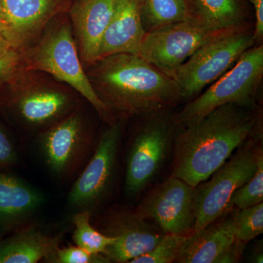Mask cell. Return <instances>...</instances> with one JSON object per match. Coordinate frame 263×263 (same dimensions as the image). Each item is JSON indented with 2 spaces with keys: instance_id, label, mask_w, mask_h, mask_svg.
I'll return each instance as SVG.
<instances>
[{
  "instance_id": "6da1fadb",
  "label": "cell",
  "mask_w": 263,
  "mask_h": 263,
  "mask_svg": "<svg viewBox=\"0 0 263 263\" xmlns=\"http://www.w3.org/2000/svg\"><path fill=\"white\" fill-rule=\"evenodd\" d=\"M262 136L260 108L235 103L218 107L198 122L180 128L173 147L171 176L197 186L208 179L238 147Z\"/></svg>"
},
{
  "instance_id": "7a4b0ae2",
  "label": "cell",
  "mask_w": 263,
  "mask_h": 263,
  "mask_svg": "<svg viewBox=\"0 0 263 263\" xmlns=\"http://www.w3.org/2000/svg\"><path fill=\"white\" fill-rule=\"evenodd\" d=\"M85 71L114 121L170 110L181 101L174 79L135 53L99 59Z\"/></svg>"
},
{
  "instance_id": "3957f363",
  "label": "cell",
  "mask_w": 263,
  "mask_h": 263,
  "mask_svg": "<svg viewBox=\"0 0 263 263\" xmlns=\"http://www.w3.org/2000/svg\"><path fill=\"white\" fill-rule=\"evenodd\" d=\"M72 91L22 66L0 87V106L24 130L38 134L78 108Z\"/></svg>"
},
{
  "instance_id": "277c9868",
  "label": "cell",
  "mask_w": 263,
  "mask_h": 263,
  "mask_svg": "<svg viewBox=\"0 0 263 263\" xmlns=\"http://www.w3.org/2000/svg\"><path fill=\"white\" fill-rule=\"evenodd\" d=\"M65 13L48 24L33 44L22 50V62L27 70L46 72L65 83L86 99L103 121L115 122L97 96L78 53L70 21Z\"/></svg>"
},
{
  "instance_id": "5b68a950",
  "label": "cell",
  "mask_w": 263,
  "mask_h": 263,
  "mask_svg": "<svg viewBox=\"0 0 263 263\" xmlns=\"http://www.w3.org/2000/svg\"><path fill=\"white\" fill-rule=\"evenodd\" d=\"M263 80V45H255L202 94L192 99L172 114L175 124L186 127L198 122L213 110L235 103L249 109L260 108Z\"/></svg>"
},
{
  "instance_id": "8992f818",
  "label": "cell",
  "mask_w": 263,
  "mask_h": 263,
  "mask_svg": "<svg viewBox=\"0 0 263 263\" xmlns=\"http://www.w3.org/2000/svg\"><path fill=\"white\" fill-rule=\"evenodd\" d=\"M132 135L125 163L124 191L136 197L153 181L169 157L180 127L170 110L140 117Z\"/></svg>"
},
{
  "instance_id": "52a82bcc",
  "label": "cell",
  "mask_w": 263,
  "mask_h": 263,
  "mask_svg": "<svg viewBox=\"0 0 263 263\" xmlns=\"http://www.w3.org/2000/svg\"><path fill=\"white\" fill-rule=\"evenodd\" d=\"M262 136L254 137L238 147L206 182L195 186V224L200 231L232 209L230 199L240 186L252 179L263 158Z\"/></svg>"
},
{
  "instance_id": "ba28073f",
  "label": "cell",
  "mask_w": 263,
  "mask_h": 263,
  "mask_svg": "<svg viewBox=\"0 0 263 263\" xmlns=\"http://www.w3.org/2000/svg\"><path fill=\"white\" fill-rule=\"evenodd\" d=\"M252 27L230 33L202 46L171 74L182 100H192L231 69L255 46Z\"/></svg>"
},
{
  "instance_id": "9c48e42d",
  "label": "cell",
  "mask_w": 263,
  "mask_h": 263,
  "mask_svg": "<svg viewBox=\"0 0 263 263\" xmlns=\"http://www.w3.org/2000/svg\"><path fill=\"white\" fill-rule=\"evenodd\" d=\"M249 26L247 23L215 29L193 17L160 30L146 33L135 54L171 76L176 67L202 46Z\"/></svg>"
},
{
  "instance_id": "30bf717a",
  "label": "cell",
  "mask_w": 263,
  "mask_h": 263,
  "mask_svg": "<svg viewBox=\"0 0 263 263\" xmlns=\"http://www.w3.org/2000/svg\"><path fill=\"white\" fill-rule=\"evenodd\" d=\"M125 120H117L100 137L94 154L71 188L67 202L75 212L91 214L108 197L113 186L118 152Z\"/></svg>"
},
{
  "instance_id": "8fae6325",
  "label": "cell",
  "mask_w": 263,
  "mask_h": 263,
  "mask_svg": "<svg viewBox=\"0 0 263 263\" xmlns=\"http://www.w3.org/2000/svg\"><path fill=\"white\" fill-rule=\"evenodd\" d=\"M92 146V135L79 108L38 134L37 147L48 171L67 180L81 168Z\"/></svg>"
},
{
  "instance_id": "7c38bea8",
  "label": "cell",
  "mask_w": 263,
  "mask_h": 263,
  "mask_svg": "<svg viewBox=\"0 0 263 263\" xmlns=\"http://www.w3.org/2000/svg\"><path fill=\"white\" fill-rule=\"evenodd\" d=\"M97 224L99 231L116 238L105 253L111 262L129 263L155 248L164 235L158 226L149 224L136 211L125 208L109 209Z\"/></svg>"
},
{
  "instance_id": "4fadbf2b",
  "label": "cell",
  "mask_w": 263,
  "mask_h": 263,
  "mask_svg": "<svg viewBox=\"0 0 263 263\" xmlns=\"http://www.w3.org/2000/svg\"><path fill=\"white\" fill-rule=\"evenodd\" d=\"M195 187L170 176L138 205L142 217L155 221L166 233L188 236L195 224Z\"/></svg>"
},
{
  "instance_id": "5bb4252c",
  "label": "cell",
  "mask_w": 263,
  "mask_h": 263,
  "mask_svg": "<svg viewBox=\"0 0 263 263\" xmlns=\"http://www.w3.org/2000/svg\"><path fill=\"white\" fill-rule=\"evenodd\" d=\"M71 0H0V24L15 49L33 44L59 15L67 13Z\"/></svg>"
},
{
  "instance_id": "9a60e30c",
  "label": "cell",
  "mask_w": 263,
  "mask_h": 263,
  "mask_svg": "<svg viewBox=\"0 0 263 263\" xmlns=\"http://www.w3.org/2000/svg\"><path fill=\"white\" fill-rule=\"evenodd\" d=\"M235 210L232 208L203 229L188 235L175 262H238L247 245L235 235Z\"/></svg>"
},
{
  "instance_id": "2e32d148",
  "label": "cell",
  "mask_w": 263,
  "mask_h": 263,
  "mask_svg": "<svg viewBox=\"0 0 263 263\" xmlns=\"http://www.w3.org/2000/svg\"><path fill=\"white\" fill-rule=\"evenodd\" d=\"M65 231L32 221L0 240V263L55 262Z\"/></svg>"
},
{
  "instance_id": "e0dca14e",
  "label": "cell",
  "mask_w": 263,
  "mask_h": 263,
  "mask_svg": "<svg viewBox=\"0 0 263 263\" xmlns=\"http://www.w3.org/2000/svg\"><path fill=\"white\" fill-rule=\"evenodd\" d=\"M118 0H75L68 13L81 60L86 65L98 60L100 44L113 17Z\"/></svg>"
},
{
  "instance_id": "ac0fdd59",
  "label": "cell",
  "mask_w": 263,
  "mask_h": 263,
  "mask_svg": "<svg viewBox=\"0 0 263 263\" xmlns=\"http://www.w3.org/2000/svg\"><path fill=\"white\" fill-rule=\"evenodd\" d=\"M44 203L40 190L18 176L0 171V235L32 222Z\"/></svg>"
},
{
  "instance_id": "d6986e66",
  "label": "cell",
  "mask_w": 263,
  "mask_h": 263,
  "mask_svg": "<svg viewBox=\"0 0 263 263\" xmlns=\"http://www.w3.org/2000/svg\"><path fill=\"white\" fill-rule=\"evenodd\" d=\"M143 2L118 0L102 39L98 60L116 53H136L146 34L142 23Z\"/></svg>"
},
{
  "instance_id": "ffe728a7",
  "label": "cell",
  "mask_w": 263,
  "mask_h": 263,
  "mask_svg": "<svg viewBox=\"0 0 263 263\" xmlns=\"http://www.w3.org/2000/svg\"><path fill=\"white\" fill-rule=\"evenodd\" d=\"M195 18L208 27L227 28L248 23L245 0H192Z\"/></svg>"
},
{
  "instance_id": "44dd1931",
  "label": "cell",
  "mask_w": 263,
  "mask_h": 263,
  "mask_svg": "<svg viewBox=\"0 0 263 263\" xmlns=\"http://www.w3.org/2000/svg\"><path fill=\"white\" fill-rule=\"evenodd\" d=\"M195 17L186 0H143L142 23L145 32L160 30Z\"/></svg>"
},
{
  "instance_id": "7402d4cb",
  "label": "cell",
  "mask_w": 263,
  "mask_h": 263,
  "mask_svg": "<svg viewBox=\"0 0 263 263\" xmlns=\"http://www.w3.org/2000/svg\"><path fill=\"white\" fill-rule=\"evenodd\" d=\"M92 214L89 211L76 212L72 217L75 229L72 240L79 246L91 254H105L109 245L116 240L113 237L104 235L91 223Z\"/></svg>"
},
{
  "instance_id": "603a6c76",
  "label": "cell",
  "mask_w": 263,
  "mask_h": 263,
  "mask_svg": "<svg viewBox=\"0 0 263 263\" xmlns=\"http://www.w3.org/2000/svg\"><path fill=\"white\" fill-rule=\"evenodd\" d=\"M236 238L247 245L263 232V202L247 208L236 209L235 213Z\"/></svg>"
},
{
  "instance_id": "cb8c5ba5",
  "label": "cell",
  "mask_w": 263,
  "mask_h": 263,
  "mask_svg": "<svg viewBox=\"0 0 263 263\" xmlns=\"http://www.w3.org/2000/svg\"><path fill=\"white\" fill-rule=\"evenodd\" d=\"M185 235L166 233L149 252L132 259L129 263L175 262L186 239Z\"/></svg>"
},
{
  "instance_id": "d4e9b609",
  "label": "cell",
  "mask_w": 263,
  "mask_h": 263,
  "mask_svg": "<svg viewBox=\"0 0 263 263\" xmlns=\"http://www.w3.org/2000/svg\"><path fill=\"white\" fill-rule=\"evenodd\" d=\"M263 202V158L259 160L252 179L236 190L230 199L232 207L238 209L254 206Z\"/></svg>"
},
{
  "instance_id": "484cf974",
  "label": "cell",
  "mask_w": 263,
  "mask_h": 263,
  "mask_svg": "<svg viewBox=\"0 0 263 263\" xmlns=\"http://www.w3.org/2000/svg\"><path fill=\"white\" fill-rule=\"evenodd\" d=\"M110 259L103 254H91L79 246H69L57 249L54 263H109Z\"/></svg>"
},
{
  "instance_id": "4316f807",
  "label": "cell",
  "mask_w": 263,
  "mask_h": 263,
  "mask_svg": "<svg viewBox=\"0 0 263 263\" xmlns=\"http://www.w3.org/2000/svg\"><path fill=\"white\" fill-rule=\"evenodd\" d=\"M23 66L22 51L13 49L0 58V87Z\"/></svg>"
},
{
  "instance_id": "83f0119b",
  "label": "cell",
  "mask_w": 263,
  "mask_h": 263,
  "mask_svg": "<svg viewBox=\"0 0 263 263\" xmlns=\"http://www.w3.org/2000/svg\"><path fill=\"white\" fill-rule=\"evenodd\" d=\"M18 150L14 143L0 127V167H13L18 164Z\"/></svg>"
},
{
  "instance_id": "f1b7e54d",
  "label": "cell",
  "mask_w": 263,
  "mask_h": 263,
  "mask_svg": "<svg viewBox=\"0 0 263 263\" xmlns=\"http://www.w3.org/2000/svg\"><path fill=\"white\" fill-rule=\"evenodd\" d=\"M255 11V26L253 38L256 45L262 44L263 41V0H249Z\"/></svg>"
},
{
  "instance_id": "f546056e",
  "label": "cell",
  "mask_w": 263,
  "mask_h": 263,
  "mask_svg": "<svg viewBox=\"0 0 263 263\" xmlns=\"http://www.w3.org/2000/svg\"><path fill=\"white\" fill-rule=\"evenodd\" d=\"M15 49L9 40L5 35L3 29L0 24V58L11 50Z\"/></svg>"
},
{
  "instance_id": "4dcf8cb0",
  "label": "cell",
  "mask_w": 263,
  "mask_h": 263,
  "mask_svg": "<svg viewBox=\"0 0 263 263\" xmlns=\"http://www.w3.org/2000/svg\"><path fill=\"white\" fill-rule=\"evenodd\" d=\"M262 248L255 249L253 253L252 254V258H251V262L256 263H262Z\"/></svg>"
},
{
  "instance_id": "1f68e13d",
  "label": "cell",
  "mask_w": 263,
  "mask_h": 263,
  "mask_svg": "<svg viewBox=\"0 0 263 263\" xmlns=\"http://www.w3.org/2000/svg\"><path fill=\"white\" fill-rule=\"evenodd\" d=\"M186 1L188 2L189 3H190V5H191L192 6V0H186ZM193 8V7H192Z\"/></svg>"
}]
</instances>
